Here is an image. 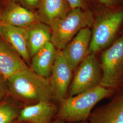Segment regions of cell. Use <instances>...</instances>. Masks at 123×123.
<instances>
[{
	"label": "cell",
	"instance_id": "6da1fadb",
	"mask_svg": "<svg viewBox=\"0 0 123 123\" xmlns=\"http://www.w3.org/2000/svg\"><path fill=\"white\" fill-rule=\"evenodd\" d=\"M7 91L12 95L28 101H51L53 91L49 80L28 68L6 80Z\"/></svg>",
	"mask_w": 123,
	"mask_h": 123
},
{
	"label": "cell",
	"instance_id": "7a4b0ae2",
	"mask_svg": "<svg viewBox=\"0 0 123 123\" xmlns=\"http://www.w3.org/2000/svg\"><path fill=\"white\" fill-rule=\"evenodd\" d=\"M113 90L100 85L69 97L61 102L58 116L62 121L69 123L86 121L98 102L111 95Z\"/></svg>",
	"mask_w": 123,
	"mask_h": 123
},
{
	"label": "cell",
	"instance_id": "3957f363",
	"mask_svg": "<svg viewBox=\"0 0 123 123\" xmlns=\"http://www.w3.org/2000/svg\"><path fill=\"white\" fill-rule=\"evenodd\" d=\"M93 22V14L90 10L71 9L50 26L51 42L57 50L62 51L79 31L84 28H90Z\"/></svg>",
	"mask_w": 123,
	"mask_h": 123
},
{
	"label": "cell",
	"instance_id": "277c9868",
	"mask_svg": "<svg viewBox=\"0 0 123 123\" xmlns=\"http://www.w3.org/2000/svg\"><path fill=\"white\" fill-rule=\"evenodd\" d=\"M123 22V10L111 12L99 16L93 23L88 54L95 53L108 47Z\"/></svg>",
	"mask_w": 123,
	"mask_h": 123
},
{
	"label": "cell",
	"instance_id": "5b68a950",
	"mask_svg": "<svg viewBox=\"0 0 123 123\" xmlns=\"http://www.w3.org/2000/svg\"><path fill=\"white\" fill-rule=\"evenodd\" d=\"M102 77L100 85L113 89L123 83V36L102 54Z\"/></svg>",
	"mask_w": 123,
	"mask_h": 123
},
{
	"label": "cell",
	"instance_id": "8992f818",
	"mask_svg": "<svg viewBox=\"0 0 123 123\" xmlns=\"http://www.w3.org/2000/svg\"><path fill=\"white\" fill-rule=\"evenodd\" d=\"M102 77L100 64L95 54H88L79 64L71 84L69 97L99 85Z\"/></svg>",
	"mask_w": 123,
	"mask_h": 123
},
{
	"label": "cell",
	"instance_id": "52a82bcc",
	"mask_svg": "<svg viewBox=\"0 0 123 123\" xmlns=\"http://www.w3.org/2000/svg\"><path fill=\"white\" fill-rule=\"evenodd\" d=\"M74 71L62 51L58 50L49 80L53 91V98L60 102L65 99Z\"/></svg>",
	"mask_w": 123,
	"mask_h": 123
},
{
	"label": "cell",
	"instance_id": "ba28073f",
	"mask_svg": "<svg viewBox=\"0 0 123 123\" xmlns=\"http://www.w3.org/2000/svg\"><path fill=\"white\" fill-rule=\"evenodd\" d=\"M1 20L2 25L20 27H27L39 22L36 12L10 0L1 9Z\"/></svg>",
	"mask_w": 123,
	"mask_h": 123
},
{
	"label": "cell",
	"instance_id": "9c48e42d",
	"mask_svg": "<svg viewBox=\"0 0 123 123\" xmlns=\"http://www.w3.org/2000/svg\"><path fill=\"white\" fill-rule=\"evenodd\" d=\"M91 34L90 28L82 29L62 50L74 70L88 54Z\"/></svg>",
	"mask_w": 123,
	"mask_h": 123
},
{
	"label": "cell",
	"instance_id": "30bf717a",
	"mask_svg": "<svg viewBox=\"0 0 123 123\" xmlns=\"http://www.w3.org/2000/svg\"><path fill=\"white\" fill-rule=\"evenodd\" d=\"M0 36L23 60L29 61L31 57L28 48L26 27L2 25L0 27Z\"/></svg>",
	"mask_w": 123,
	"mask_h": 123
},
{
	"label": "cell",
	"instance_id": "8fae6325",
	"mask_svg": "<svg viewBox=\"0 0 123 123\" xmlns=\"http://www.w3.org/2000/svg\"><path fill=\"white\" fill-rule=\"evenodd\" d=\"M28 68L24 60L0 36V74L5 80Z\"/></svg>",
	"mask_w": 123,
	"mask_h": 123
},
{
	"label": "cell",
	"instance_id": "7c38bea8",
	"mask_svg": "<svg viewBox=\"0 0 123 123\" xmlns=\"http://www.w3.org/2000/svg\"><path fill=\"white\" fill-rule=\"evenodd\" d=\"M56 110L50 101H41L27 106L20 111L18 122L30 123H50Z\"/></svg>",
	"mask_w": 123,
	"mask_h": 123
},
{
	"label": "cell",
	"instance_id": "4fadbf2b",
	"mask_svg": "<svg viewBox=\"0 0 123 123\" xmlns=\"http://www.w3.org/2000/svg\"><path fill=\"white\" fill-rule=\"evenodd\" d=\"M89 123H123V92L91 113Z\"/></svg>",
	"mask_w": 123,
	"mask_h": 123
},
{
	"label": "cell",
	"instance_id": "5bb4252c",
	"mask_svg": "<svg viewBox=\"0 0 123 123\" xmlns=\"http://www.w3.org/2000/svg\"><path fill=\"white\" fill-rule=\"evenodd\" d=\"M57 50L49 42L31 57V69L45 78L50 76L57 56Z\"/></svg>",
	"mask_w": 123,
	"mask_h": 123
},
{
	"label": "cell",
	"instance_id": "9a60e30c",
	"mask_svg": "<svg viewBox=\"0 0 123 123\" xmlns=\"http://www.w3.org/2000/svg\"><path fill=\"white\" fill-rule=\"evenodd\" d=\"M37 9L38 21L49 26L71 10L65 0H40Z\"/></svg>",
	"mask_w": 123,
	"mask_h": 123
},
{
	"label": "cell",
	"instance_id": "2e32d148",
	"mask_svg": "<svg viewBox=\"0 0 123 123\" xmlns=\"http://www.w3.org/2000/svg\"><path fill=\"white\" fill-rule=\"evenodd\" d=\"M27 44L30 57L51 42V30L49 25L37 22L26 27Z\"/></svg>",
	"mask_w": 123,
	"mask_h": 123
},
{
	"label": "cell",
	"instance_id": "e0dca14e",
	"mask_svg": "<svg viewBox=\"0 0 123 123\" xmlns=\"http://www.w3.org/2000/svg\"><path fill=\"white\" fill-rule=\"evenodd\" d=\"M20 110L17 106L7 102L0 103V123H12L18 118Z\"/></svg>",
	"mask_w": 123,
	"mask_h": 123
},
{
	"label": "cell",
	"instance_id": "ac0fdd59",
	"mask_svg": "<svg viewBox=\"0 0 123 123\" xmlns=\"http://www.w3.org/2000/svg\"><path fill=\"white\" fill-rule=\"evenodd\" d=\"M71 9L81 8L88 9L91 0H65Z\"/></svg>",
	"mask_w": 123,
	"mask_h": 123
},
{
	"label": "cell",
	"instance_id": "d6986e66",
	"mask_svg": "<svg viewBox=\"0 0 123 123\" xmlns=\"http://www.w3.org/2000/svg\"><path fill=\"white\" fill-rule=\"evenodd\" d=\"M14 1H19L22 3L23 4L26 6V7L36 9L37 8L39 4L40 0H10Z\"/></svg>",
	"mask_w": 123,
	"mask_h": 123
},
{
	"label": "cell",
	"instance_id": "ffe728a7",
	"mask_svg": "<svg viewBox=\"0 0 123 123\" xmlns=\"http://www.w3.org/2000/svg\"><path fill=\"white\" fill-rule=\"evenodd\" d=\"M3 79H5L0 74V103L4 102V98L6 94V89L5 87Z\"/></svg>",
	"mask_w": 123,
	"mask_h": 123
},
{
	"label": "cell",
	"instance_id": "44dd1931",
	"mask_svg": "<svg viewBox=\"0 0 123 123\" xmlns=\"http://www.w3.org/2000/svg\"><path fill=\"white\" fill-rule=\"evenodd\" d=\"M101 4L103 5L104 6L110 7L114 6L117 4L119 1V0H97Z\"/></svg>",
	"mask_w": 123,
	"mask_h": 123
},
{
	"label": "cell",
	"instance_id": "7402d4cb",
	"mask_svg": "<svg viewBox=\"0 0 123 123\" xmlns=\"http://www.w3.org/2000/svg\"><path fill=\"white\" fill-rule=\"evenodd\" d=\"M50 123H67V122H64L63 121H55L53 122H51ZM88 123L86 121H84V122H79V123Z\"/></svg>",
	"mask_w": 123,
	"mask_h": 123
},
{
	"label": "cell",
	"instance_id": "603a6c76",
	"mask_svg": "<svg viewBox=\"0 0 123 123\" xmlns=\"http://www.w3.org/2000/svg\"><path fill=\"white\" fill-rule=\"evenodd\" d=\"M1 8L0 7V27L2 25V22H1Z\"/></svg>",
	"mask_w": 123,
	"mask_h": 123
},
{
	"label": "cell",
	"instance_id": "cb8c5ba5",
	"mask_svg": "<svg viewBox=\"0 0 123 123\" xmlns=\"http://www.w3.org/2000/svg\"><path fill=\"white\" fill-rule=\"evenodd\" d=\"M28 123V122H18V123Z\"/></svg>",
	"mask_w": 123,
	"mask_h": 123
}]
</instances>
